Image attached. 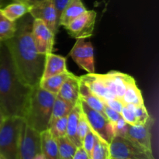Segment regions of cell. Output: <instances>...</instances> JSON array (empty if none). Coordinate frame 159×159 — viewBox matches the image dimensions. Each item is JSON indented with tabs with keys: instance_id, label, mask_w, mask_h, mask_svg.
<instances>
[{
	"instance_id": "obj_4",
	"label": "cell",
	"mask_w": 159,
	"mask_h": 159,
	"mask_svg": "<svg viewBox=\"0 0 159 159\" xmlns=\"http://www.w3.org/2000/svg\"><path fill=\"white\" fill-rule=\"evenodd\" d=\"M23 119L20 116H7L0 127V158L19 159L20 130Z\"/></svg>"
},
{
	"instance_id": "obj_39",
	"label": "cell",
	"mask_w": 159,
	"mask_h": 159,
	"mask_svg": "<svg viewBox=\"0 0 159 159\" xmlns=\"http://www.w3.org/2000/svg\"><path fill=\"white\" fill-rule=\"evenodd\" d=\"M0 159H2V158H0Z\"/></svg>"
},
{
	"instance_id": "obj_27",
	"label": "cell",
	"mask_w": 159,
	"mask_h": 159,
	"mask_svg": "<svg viewBox=\"0 0 159 159\" xmlns=\"http://www.w3.org/2000/svg\"><path fill=\"white\" fill-rule=\"evenodd\" d=\"M90 159H110V144L101 139L97 135Z\"/></svg>"
},
{
	"instance_id": "obj_28",
	"label": "cell",
	"mask_w": 159,
	"mask_h": 159,
	"mask_svg": "<svg viewBox=\"0 0 159 159\" xmlns=\"http://www.w3.org/2000/svg\"><path fill=\"white\" fill-rule=\"evenodd\" d=\"M67 122H68V116L59 118L54 121L48 127V130L54 138H61L66 136L67 132Z\"/></svg>"
},
{
	"instance_id": "obj_10",
	"label": "cell",
	"mask_w": 159,
	"mask_h": 159,
	"mask_svg": "<svg viewBox=\"0 0 159 159\" xmlns=\"http://www.w3.org/2000/svg\"><path fill=\"white\" fill-rule=\"evenodd\" d=\"M29 14L33 19L40 20L56 35L59 27L58 19L52 0H41L30 6Z\"/></svg>"
},
{
	"instance_id": "obj_9",
	"label": "cell",
	"mask_w": 159,
	"mask_h": 159,
	"mask_svg": "<svg viewBox=\"0 0 159 159\" xmlns=\"http://www.w3.org/2000/svg\"><path fill=\"white\" fill-rule=\"evenodd\" d=\"M70 56L79 68L88 73H95L94 48L91 42L85 39H77Z\"/></svg>"
},
{
	"instance_id": "obj_14",
	"label": "cell",
	"mask_w": 159,
	"mask_h": 159,
	"mask_svg": "<svg viewBox=\"0 0 159 159\" xmlns=\"http://www.w3.org/2000/svg\"><path fill=\"white\" fill-rule=\"evenodd\" d=\"M81 82H83L93 94L104 102L110 99H114L115 98L110 93L106 86L102 74L97 73H88L87 75L81 76Z\"/></svg>"
},
{
	"instance_id": "obj_15",
	"label": "cell",
	"mask_w": 159,
	"mask_h": 159,
	"mask_svg": "<svg viewBox=\"0 0 159 159\" xmlns=\"http://www.w3.org/2000/svg\"><path fill=\"white\" fill-rule=\"evenodd\" d=\"M80 79L73 73L65 81L56 96L75 106L79 99Z\"/></svg>"
},
{
	"instance_id": "obj_31",
	"label": "cell",
	"mask_w": 159,
	"mask_h": 159,
	"mask_svg": "<svg viewBox=\"0 0 159 159\" xmlns=\"http://www.w3.org/2000/svg\"><path fill=\"white\" fill-rule=\"evenodd\" d=\"M127 127H128V124L124 120V118L121 116L119 118L116 122L113 124V133H114V136H119L125 138L126 134H127Z\"/></svg>"
},
{
	"instance_id": "obj_30",
	"label": "cell",
	"mask_w": 159,
	"mask_h": 159,
	"mask_svg": "<svg viewBox=\"0 0 159 159\" xmlns=\"http://www.w3.org/2000/svg\"><path fill=\"white\" fill-rule=\"evenodd\" d=\"M89 129V126L86 118H85V115H84L83 112H82V113H81L80 114V117H79L77 128V136L81 143H82V141H83L84 138H85Z\"/></svg>"
},
{
	"instance_id": "obj_26",
	"label": "cell",
	"mask_w": 159,
	"mask_h": 159,
	"mask_svg": "<svg viewBox=\"0 0 159 159\" xmlns=\"http://www.w3.org/2000/svg\"><path fill=\"white\" fill-rule=\"evenodd\" d=\"M16 30V21H12L6 18L0 10V41L4 42L13 37Z\"/></svg>"
},
{
	"instance_id": "obj_19",
	"label": "cell",
	"mask_w": 159,
	"mask_h": 159,
	"mask_svg": "<svg viewBox=\"0 0 159 159\" xmlns=\"http://www.w3.org/2000/svg\"><path fill=\"white\" fill-rule=\"evenodd\" d=\"M40 146L44 159H59L57 141L48 129L40 133Z\"/></svg>"
},
{
	"instance_id": "obj_37",
	"label": "cell",
	"mask_w": 159,
	"mask_h": 159,
	"mask_svg": "<svg viewBox=\"0 0 159 159\" xmlns=\"http://www.w3.org/2000/svg\"><path fill=\"white\" fill-rule=\"evenodd\" d=\"M6 118H7L6 114L4 113V111L0 108V127L2 125V124L4 123V121L6 120Z\"/></svg>"
},
{
	"instance_id": "obj_5",
	"label": "cell",
	"mask_w": 159,
	"mask_h": 159,
	"mask_svg": "<svg viewBox=\"0 0 159 159\" xmlns=\"http://www.w3.org/2000/svg\"><path fill=\"white\" fill-rule=\"evenodd\" d=\"M110 159H155L147 150L127 138L114 136L110 143Z\"/></svg>"
},
{
	"instance_id": "obj_25",
	"label": "cell",
	"mask_w": 159,
	"mask_h": 159,
	"mask_svg": "<svg viewBox=\"0 0 159 159\" xmlns=\"http://www.w3.org/2000/svg\"><path fill=\"white\" fill-rule=\"evenodd\" d=\"M59 159H73L77 146L66 136L56 138Z\"/></svg>"
},
{
	"instance_id": "obj_33",
	"label": "cell",
	"mask_w": 159,
	"mask_h": 159,
	"mask_svg": "<svg viewBox=\"0 0 159 159\" xmlns=\"http://www.w3.org/2000/svg\"><path fill=\"white\" fill-rule=\"evenodd\" d=\"M70 0H52L53 4H54V8H55L56 12H57V19H58V23H59V19H60L61 12H63L65 6H67Z\"/></svg>"
},
{
	"instance_id": "obj_7",
	"label": "cell",
	"mask_w": 159,
	"mask_h": 159,
	"mask_svg": "<svg viewBox=\"0 0 159 159\" xmlns=\"http://www.w3.org/2000/svg\"><path fill=\"white\" fill-rule=\"evenodd\" d=\"M80 103L82 112L92 130L101 139L110 144L114 137L113 123L107 120L103 115L91 108L81 99Z\"/></svg>"
},
{
	"instance_id": "obj_34",
	"label": "cell",
	"mask_w": 159,
	"mask_h": 159,
	"mask_svg": "<svg viewBox=\"0 0 159 159\" xmlns=\"http://www.w3.org/2000/svg\"><path fill=\"white\" fill-rule=\"evenodd\" d=\"M109 107H110L111 109H113V110L116 111L117 113H119L120 114L121 113V111H122L123 107H124V103H123L122 101L119 100V99H110V100L107 101L105 102Z\"/></svg>"
},
{
	"instance_id": "obj_17",
	"label": "cell",
	"mask_w": 159,
	"mask_h": 159,
	"mask_svg": "<svg viewBox=\"0 0 159 159\" xmlns=\"http://www.w3.org/2000/svg\"><path fill=\"white\" fill-rule=\"evenodd\" d=\"M82 113V108H81L80 98L76 102L75 105L73 107L70 113L68 115V122H67V132L66 137L74 143L77 147H81L82 143L79 140L77 136V128L78 124H79V117Z\"/></svg>"
},
{
	"instance_id": "obj_36",
	"label": "cell",
	"mask_w": 159,
	"mask_h": 159,
	"mask_svg": "<svg viewBox=\"0 0 159 159\" xmlns=\"http://www.w3.org/2000/svg\"><path fill=\"white\" fill-rule=\"evenodd\" d=\"M16 2H23L25 3V4L28 5L29 6H33L34 5L35 3L41 1V0H15Z\"/></svg>"
},
{
	"instance_id": "obj_16",
	"label": "cell",
	"mask_w": 159,
	"mask_h": 159,
	"mask_svg": "<svg viewBox=\"0 0 159 159\" xmlns=\"http://www.w3.org/2000/svg\"><path fill=\"white\" fill-rule=\"evenodd\" d=\"M67 71L68 69L65 57L54 54L53 52L45 55L44 68L42 79L61 74Z\"/></svg>"
},
{
	"instance_id": "obj_23",
	"label": "cell",
	"mask_w": 159,
	"mask_h": 159,
	"mask_svg": "<svg viewBox=\"0 0 159 159\" xmlns=\"http://www.w3.org/2000/svg\"><path fill=\"white\" fill-rule=\"evenodd\" d=\"M30 6L20 2H14L5 7L0 8L2 13L12 21H17L29 13Z\"/></svg>"
},
{
	"instance_id": "obj_2",
	"label": "cell",
	"mask_w": 159,
	"mask_h": 159,
	"mask_svg": "<svg viewBox=\"0 0 159 159\" xmlns=\"http://www.w3.org/2000/svg\"><path fill=\"white\" fill-rule=\"evenodd\" d=\"M31 88L17 76L7 47L2 42L0 55V108L7 116L23 118Z\"/></svg>"
},
{
	"instance_id": "obj_11",
	"label": "cell",
	"mask_w": 159,
	"mask_h": 159,
	"mask_svg": "<svg viewBox=\"0 0 159 159\" xmlns=\"http://www.w3.org/2000/svg\"><path fill=\"white\" fill-rule=\"evenodd\" d=\"M54 35L42 20L34 19L32 24V37L37 52L40 54L53 52Z\"/></svg>"
},
{
	"instance_id": "obj_29",
	"label": "cell",
	"mask_w": 159,
	"mask_h": 159,
	"mask_svg": "<svg viewBox=\"0 0 159 159\" xmlns=\"http://www.w3.org/2000/svg\"><path fill=\"white\" fill-rule=\"evenodd\" d=\"M96 135L94 132L92 130V129H89L88 132H87L86 135H85V138L82 141V147L83 148L84 150L85 151V152L87 153V155H89L90 158V155H91L92 151H93V147L95 145V142H96Z\"/></svg>"
},
{
	"instance_id": "obj_22",
	"label": "cell",
	"mask_w": 159,
	"mask_h": 159,
	"mask_svg": "<svg viewBox=\"0 0 159 159\" xmlns=\"http://www.w3.org/2000/svg\"><path fill=\"white\" fill-rule=\"evenodd\" d=\"M71 74V72L67 71L61 74L56 75L46 78V79H41L39 85L43 89L54 95H57L65 81L69 77Z\"/></svg>"
},
{
	"instance_id": "obj_6",
	"label": "cell",
	"mask_w": 159,
	"mask_h": 159,
	"mask_svg": "<svg viewBox=\"0 0 159 159\" xmlns=\"http://www.w3.org/2000/svg\"><path fill=\"white\" fill-rule=\"evenodd\" d=\"M19 159H44L40 146V133L24 120L20 130Z\"/></svg>"
},
{
	"instance_id": "obj_20",
	"label": "cell",
	"mask_w": 159,
	"mask_h": 159,
	"mask_svg": "<svg viewBox=\"0 0 159 159\" xmlns=\"http://www.w3.org/2000/svg\"><path fill=\"white\" fill-rule=\"evenodd\" d=\"M80 79V78H79ZM79 98L84 102H86L91 108L93 110H96L101 113L102 115L105 116V113H104V106H105V102L101 100L99 97L93 94L91 92V90L85 85L80 80V87H79ZM107 118V117H106Z\"/></svg>"
},
{
	"instance_id": "obj_13",
	"label": "cell",
	"mask_w": 159,
	"mask_h": 159,
	"mask_svg": "<svg viewBox=\"0 0 159 159\" xmlns=\"http://www.w3.org/2000/svg\"><path fill=\"white\" fill-rule=\"evenodd\" d=\"M152 120H149L146 124L141 125H130L128 124L127 134L125 138L141 146L147 150L152 151L151 125Z\"/></svg>"
},
{
	"instance_id": "obj_32",
	"label": "cell",
	"mask_w": 159,
	"mask_h": 159,
	"mask_svg": "<svg viewBox=\"0 0 159 159\" xmlns=\"http://www.w3.org/2000/svg\"><path fill=\"white\" fill-rule=\"evenodd\" d=\"M104 113H105V116L107 118V120H109L113 124L119 120V118L121 117V115L119 113L109 107L106 103L104 106Z\"/></svg>"
},
{
	"instance_id": "obj_38",
	"label": "cell",
	"mask_w": 159,
	"mask_h": 159,
	"mask_svg": "<svg viewBox=\"0 0 159 159\" xmlns=\"http://www.w3.org/2000/svg\"><path fill=\"white\" fill-rule=\"evenodd\" d=\"M2 6V0H0V7ZM1 48H2V42L0 41V55H1Z\"/></svg>"
},
{
	"instance_id": "obj_18",
	"label": "cell",
	"mask_w": 159,
	"mask_h": 159,
	"mask_svg": "<svg viewBox=\"0 0 159 159\" xmlns=\"http://www.w3.org/2000/svg\"><path fill=\"white\" fill-rule=\"evenodd\" d=\"M86 10L82 0H70L61 12L59 19V26L65 27Z\"/></svg>"
},
{
	"instance_id": "obj_35",
	"label": "cell",
	"mask_w": 159,
	"mask_h": 159,
	"mask_svg": "<svg viewBox=\"0 0 159 159\" xmlns=\"http://www.w3.org/2000/svg\"><path fill=\"white\" fill-rule=\"evenodd\" d=\"M73 159H90L89 155H87V153L85 152V151L84 150L83 148L81 146V147H78L77 150H76Z\"/></svg>"
},
{
	"instance_id": "obj_21",
	"label": "cell",
	"mask_w": 159,
	"mask_h": 159,
	"mask_svg": "<svg viewBox=\"0 0 159 159\" xmlns=\"http://www.w3.org/2000/svg\"><path fill=\"white\" fill-rule=\"evenodd\" d=\"M122 102L124 104H133V105H144V99L141 90L138 89L136 81L133 77L130 78L126 87V91L123 96Z\"/></svg>"
},
{
	"instance_id": "obj_12",
	"label": "cell",
	"mask_w": 159,
	"mask_h": 159,
	"mask_svg": "<svg viewBox=\"0 0 159 159\" xmlns=\"http://www.w3.org/2000/svg\"><path fill=\"white\" fill-rule=\"evenodd\" d=\"M104 82L110 94L116 99L122 101L126 87L131 76L117 71H109L102 74Z\"/></svg>"
},
{
	"instance_id": "obj_1",
	"label": "cell",
	"mask_w": 159,
	"mask_h": 159,
	"mask_svg": "<svg viewBox=\"0 0 159 159\" xmlns=\"http://www.w3.org/2000/svg\"><path fill=\"white\" fill-rule=\"evenodd\" d=\"M33 21L29 13L17 20L13 37L3 42L9 50L17 76L30 88L40 83L45 63V55L37 52L33 40Z\"/></svg>"
},
{
	"instance_id": "obj_3",
	"label": "cell",
	"mask_w": 159,
	"mask_h": 159,
	"mask_svg": "<svg viewBox=\"0 0 159 159\" xmlns=\"http://www.w3.org/2000/svg\"><path fill=\"white\" fill-rule=\"evenodd\" d=\"M55 97L40 85L32 87L23 112L24 122L39 133L48 129Z\"/></svg>"
},
{
	"instance_id": "obj_24",
	"label": "cell",
	"mask_w": 159,
	"mask_h": 159,
	"mask_svg": "<svg viewBox=\"0 0 159 159\" xmlns=\"http://www.w3.org/2000/svg\"><path fill=\"white\" fill-rule=\"evenodd\" d=\"M73 107L74 106L71 105V103L63 100L62 99L56 96L54 104H53L52 112H51L49 125L52 124V123H54L55 120H58L59 118L68 116V113L71 110V109L73 108Z\"/></svg>"
},
{
	"instance_id": "obj_8",
	"label": "cell",
	"mask_w": 159,
	"mask_h": 159,
	"mask_svg": "<svg viewBox=\"0 0 159 159\" xmlns=\"http://www.w3.org/2000/svg\"><path fill=\"white\" fill-rule=\"evenodd\" d=\"M96 19V11L86 10L65 28L68 34L76 40L89 38L93 34Z\"/></svg>"
}]
</instances>
